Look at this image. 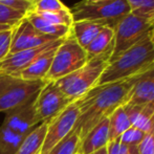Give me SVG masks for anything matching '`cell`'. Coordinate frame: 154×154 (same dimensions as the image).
Returning a JSON list of instances; mask_svg holds the SVG:
<instances>
[{
    "label": "cell",
    "mask_w": 154,
    "mask_h": 154,
    "mask_svg": "<svg viewBox=\"0 0 154 154\" xmlns=\"http://www.w3.org/2000/svg\"><path fill=\"white\" fill-rule=\"evenodd\" d=\"M140 75L97 85L75 101L80 116L73 131L79 134L81 140L97 123L109 118L114 110L127 103L131 89Z\"/></svg>",
    "instance_id": "obj_1"
},
{
    "label": "cell",
    "mask_w": 154,
    "mask_h": 154,
    "mask_svg": "<svg viewBox=\"0 0 154 154\" xmlns=\"http://www.w3.org/2000/svg\"><path fill=\"white\" fill-rule=\"evenodd\" d=\"M154 66V48L150 34L120 55L110 58L97 85L138 75Z\"/></svg>",
    "instance_id": "obj_2"
},
{
    "label": "cell",
    "mask_w": 154,
    "mask_h": 154,
    "mask_svg": "<svg viewBox=\"0 0 154 154\" xmlns=\"http://www.w3.org/2000/svg\"><path fill=\"white\" fill-rule=\"evenodd\" d=\"M113 47L102 55L89 59L81 68L56 81V85L71 103L78 101L86 92L97 85L102 73L109 63Z\"/></svg>",
    "instance_id": "obj_3"
},
{
    "label": "cell",
    "mask_w": 154,
    "mask_h": 154,
    "mask_svg": "<svg viewBox=\"0 0 154 154\" xmlns=\"http://www.w3.org/2000/svg\"><path fill=\"white\" fill-rule=\"evenodd\" d=\"M70 12L73 21H94L114 29L120 21L130 13V8L126 0H106L93 3L82 0L73 5Z\"/></svg>",
    "instance_id": "obj_4"
},
{
    "label": "cell",
    "mask_w": 154,
    "mask_h": 154,
    "mask_svg": "<svg viewBox=\"0 0 154 154\" xmlns=\"http://www.w3.org/2000/svg\"><path fill=\"white\" fill-rule=\"evenodd\" d=\"M45 81H29L0 73V112H8L35 101Z\"/></svg>",
    "instance_id": "obj_5"
},
{
    "label": "cell",
    "mask_w": 154,
    "mask_h": 154,
    "mask_svg": "<svg viewBox=\"0 0 154 154\" xmlns=\"http://www.w3.org/2000/svg\"><path fill=\"white\" fill-rule=\"evenodd\" d=\"M88 61L85 49L75 41L72 35L67 36L54 56L51 69L44 81L56 82L81 68Z\"/></svg>",
    "instance_id": "obj_6"
},
{
    "label": "cell",
    "mask_w": 154,
    "mask_h": 154,
    "mask_svg": "<svg viewBox=\"0 0 154 154\" xmlns=\"http://www.w3.org/2000/svg\"><path fill=\"white\" fill-rule=\"evenodd\" d=\"M154 18H145L129 13L114 27L113 51L111 58L135 45L151 32Z\"/></svg>",
    "instance_id": "obj_7"
},
{
    "label": "cell",
    "mask_w": 154,
    "mask_h": 154,
    "mask_svg": "<svg viewBox=\"0 0 154 154\" xmlns=\"http://www.w3.org/2000/svg\"><path fill=\"white\" fill-rule=\"evenodd\" d=\"M71 102L59 89L55 82H46L32 103L36 123L49 122L62 112Z\"/></svg>",
    "instance_id": "obj_8"
},
{
    "label": "cell",
    "mask_w": 154,
    "mask_h": 154,
    "mask_svg": "<svg viewBox=\"0 0 154 154\" xmlns=\"http://www.w3.org/2000/svg\"><path fill=\"white\" fill-rule=\"evenodd\" d=\"M80 116L77 103L69 104L62 112L49 121L46 136L42 145L40 154H47L75 129V126Z\"/></svg>",
    "instance_id": "obj_9"
},
{
    "label": "cell",
    "mask_w": 154,
    "mask_h": 154,
    "mask_svg": "<svg viewBox=\"0 0 154 154\" xmlns=\"http://www.w3.org/2000/svg\"><path fill=\"white\" fill-rule=\"evenodd\" d=\"M53 40H56V39L38 32L24 17L14 29L8 55L16 54L21 51L40 47Z\"/></svg>",
    "instance_id": "obj_10"
},
{
    "label": "cell",
    "mask_w": 154,
    "mask_h": 154,
    "mask_svg": "<svg viewBox=\"0 0 154 154\" xmlns=\"http://www.w3.org/2000/svg\"><path fill=\"white\" fill-rule=\"evenodd\" d=\"M57 40L58 39L53 40L49 43L42 45L40 47L26 49V51H21L16 54L8 55L5 59L0 61V73L18 77L21 71L24 70L27 66H29L41 54H43L45 51H47Z\"/></svg>",
    "instance_id": "obj_11"
},
{
    "label": "cell",
    "mask_w": 154,
    "mask_h": 154,
    "mask_svg": "<svg viewBox=\"0 0 154 154\" xmlns=\"http://www.w3.org/2000/svg\"><path fill=\"white\" fill-rule=\"evenodd\" d=\"M32 103L34 102L6 112L2 127L23 137L27 135L38 125L35 120Z\"/></svg>",
    "instance_id": "obj_12"
},
{
    "label": "cell",
    "mask_w": 154,
    "mask_h": 154,
    "mask_svg": "<svg viewBox=\"0 0 154 154\" xmlns=\"http://www.w3.org/2000/svg\"><path fill=\"white\" fill-rule=\"evenodd\" d=\"M126 104L131 106H154V66L138 77Z\"/></svg>",
    "instance_id": "obj_13"
},
{
    "label": "cell",
    "mask_w": 154,
    "mask_h": 154,
    "mask_svg": "<svg viewBox=\"0 0 154 154\" xmlns=\"http://www.w3.org/2000/svg\"><path fill=\"white\" fill-rule=\"evenodd\" d=\"M64 39L65 38L58 39L47 51L41 54L29 66H27L24 70L21 71L18 77L21 79L29 80V81H44L45 77L51 69L56 51Z\"/></svg>",
    "instance_id": "obj_14"
},
{
    "label": "cell",
    "mask_w": 154,
    "mask_h": 154,
    "mask_svg": "<svg viewBox=\"0 0 154 154\" xmlns=\"http://www.w3.org/2000/svg\"><path fill=\"white\" fill-rule=\"evenodd\" d=\"M109 143V118L97 123L81 140L78 153L91 154L106 147Z\"/></svg>",
    "instance_id": "obj_15"
},
{
    "label": "cell",
    "mask_w": 154,
    "mask_h": 154,
    "mask_svg": "<svg viewBox=\"0 0 154 154\" xmlns=\"http://www.w3.org/2000/svg\"><path fill=\"white\" fill-rule=\"evenodd\" d=\"M125 108L132 127L142 130L146 134L151 131L154 123V106H131L125 104Z\"/></svg>",
    "instance_id": "obj_16"
},
{
    "label": "cell",
    "mask_w": 154,
    "mask_h": 154,
    "mask_svg": "<svg viewBox=\"0 0 154 154\" xmlns=\"http://www.w3.org/2000/svg\"><path fill=\"white\" fill-rule=\"evenodd\" d=\"M48 123H40L27 135H25L15 154H40L46 136Z\"/></svg>",
    "instance_id": "obj_17"
},
{
    "label": "cell",
    "mask_w": 154,
    "mask_h": 154,
    "mask_svg": "<svg viewBox=\"0 0 154 154\" xmlns=\"http://www.w3.org/2000/svg\"><path fill=\"white\" fill-rule=\"evenodd\" d=\"M104 26L105 25L94 21H73V24L71 26V35L75 39V41L85 49Z\"/></svg>",
    "instance_id": "obj_18"
},
{
    "label": "cell",
    "mask_w": 154,
    "mask_h": 154,
    "mask_svg": "<svg viewBox=\"0 0 154 154\" xmlns=\"http://www.w3.org/2000/svg\"><path fill=\"white\" fill-rule=\"evenodd\" d=\"M25 18L29 21V23L41 34L46 35L48 37L55 39H63L69 36L71 32V27H67L64 25H58L51 23L49 21L43 19L42 17L34 14V13H26Z\"/></svg>",
    "instance_id": "obj_19"
},
{
    "label": "cell",
    "mask_w": 154,
    "mask_h": 154,
    "mask_svg": "<svg viewBox=\"0 0 154 154\" xmlns=\"http://www.w3.org/2000/svg\"><path fill=\"white\" fill-rule=\"evenodd\" d=\"M114 29L109 26H104L97 35L89 45L85 48L88 60L94 58L113 47Z\"/></svg>",
    "instance_id": "obj_20"
},
{
    "label": "cell",
    "mask_w": 154,
    "mask_h": 154,
    "mask_svg": "<svg viewBox=\"0 0 154 154\" xmlns=\"http://www.w3.org/2000/svg\"><path fill=\"white\" fill-rule=\"evenodd\" d=\"M130 127H132L131 123L125 105H123L114 110L113 113L109 116V142L120 138L121 135Z\"/></svg>",
    "instance_id": "obj_21"
},
{
    "label": "cell",
    "mask_w": 154,
    "mask_h": 154,
    "mask_svg": "<svg viewBox=\"0 0 154 154\" xmlns=\"http://www.w3.org/2000/svg\"><path fill=\"white\" fill-rule=\"evenodd\" d=\"M23 136L0 126V154H15Z\"/></svg>",
    "instance_id": "obj_22"
},
{
    "label": "cell",
    "mask_w": 154,
    "mask_h": 154,
    "mask_svg": "<svg viewBox=\"0 0 154 154\" xmlns=\"http://www.w3.org/2000/svg\"><path fill=\"white\" fill-rule=\"evenodd\" d=\"M80 143L81 138L79 134L75 131H72L47 154H77L79 151Z\"/></svg>",
    "instance_id": "obj_23"
},
{
    "label": "cell",
    "mask_w": 154,
    "mask_h": 154,
    "mask_svg": "<svg viewBox=\"0 0 154 154\" xmlns=\"http://www.w3.org/2000/svg\"><path fill=\"white\" fill-rule=\"evenodd\" d=\"M34 14L38 15V16L42 17L45 20L58 25H64V26L67 27H71L73 24V17L69 8L64 11H57V12H40L34 13Z\"/></svg>",
    "instance_id": "obj_24"
},
{
    "label": "cell",
    "mask_w": 154,
    "mask_h": 154,
    "mask_svg": "<svg viewBox=\"0 0 154 154\" xmlns=\"http://www.w3.org/2000/svg\"><path fill=\"white\" fill-rule=\"evenodd\" d=\"M130 13L145 18H154V0H126Z\"/></svg>",
    "instance_id": "obj_25"
},
{
    "label": "cell",
    "mask_w": 154,
    "mask_h": 154,
    "mask_svg": "<svg viewBox=\"0 0 154 154\" xmlns=\"http://www.w3.org/2000/svg\"><path fill=\"white\" fill-rule=\"evenodd\" d=\"M67 8H68L61 0H32L31 10L29 12H57V11H64Z\"/></svg>",
    "instance_id": "obj_26"
},
{
    "label": "cell",
    "mask_w": 154,
    "mask_h": 154,
    "mask_svg": "<svg viewBox=\"0 0 154 154\" xmlns=\"http://www.w3.org/2000/svg\"><path fill=\"white\" fill-rule=\"evenodd\" d=\"M24 17L23 13L0 4V24L17 25Z\"/></svg>",
    "instance_id": "obj_27"
},
{
    "label": "cell",
    "mask_w": 154,
    "mask_h": 154,
    "mask_svg": "<svg viewBox=\"0 0 154 154\" xmlns=\"http://www.w3.org/2000/svg\"><path fill=\"white\" fill-rule=\"evenodd\" d=\"M145 136H146V133L143 132L142 130L134 127H130L121 135L120 140L122 144L126 145V146H138L140 142L144 140Z\"/></svg>",
    "instance_id": "obj_28"
},
{
    "label": "cell",
    "mask_w": 154,
    "mask_h": 154,
    "mask_svg": "<svg viewBox=\"0 0 154 154\" xmlns=\"http://www.w3.org/2000/svg\"><path fill=\"white\" fill-rule=\"evenodd\" d=\"M107 154H140L138 146H126L121 143L120 138H116L107 145Z\"/></svg>",
    "instance_id": "obj_29"
},
{
    "label": "cell",
    "mask_w": 154,
    "mask_h": 154,
    "mask_svg": "<svg viewBox=\"0 0 154 154\" xmlns=\"http://www.w3.org/2000/svg\"><path fill=\"white\" fill-rule=\"evenodd\" d=\"M15 27L12 29H8V31L0 32V61L5 59L10 54L11 42H12Z\"/></svg>",
    "instance_id": "obj_30"
},
{
    "label": "cell",
    "mask_w": 154,
    "mask_h": 154,
    "mask_svg": "<svg viewBox=\"0 0 154 154\" xmlns=\"http://www.w3.org/2000/svg\"><path fill=\"white\" fill-rule=\"evenodd\" d=\"M0 4L26 14L31 10L32 0H0Z\"/></svg>",
    "instance_id": "obj_31"
},
{
    "label": "cell",
    "mask_w": 154,
    "mask_h": 154,
    "mask_svg": "<svg viewBox=\"0 0 154 154\" xmlns=\"http://www.w3.org/2000/svg\"><path fill=\"white\" fill-rule=\"evenodd\" d=\"M140 154H154V130L146 134L144 140L138 145Z\"/></svg>",
    "instance_id": "obj_32"
},
{
    "label": "cell",
    "mask_w": 154,
    "mask_h": 154,
    "mask_svg": "<svg viewBox=\"0 0 154 154\" xmlns=\"http://www.w3.org/2000/svg\"><path fill=\"white\" fill-rule=\"evenodd\" d=\"M16 25H8V24H0V32H4V31H8V29H12Z\"/></svg>",
    "instance_id": "obj_33"
},
{
    "label": "cell",
    "mask_w": 154,
    "mask_h": 154,
    "mask_svg": "<svg viewBox=\"0 0 154 154\" xmlns=\"http://www.w3.org/2000/svg\"><path fill=\"white\" fill-rule=\"evenodd\" d=\"M91 154H107V146L104 147V148L100 149V150L95 151V152H93Z\"/></svg>",
    "instance_id": "obj_34"
},
{
    "label": "cell",
    "mask_w": 154,
    "mask_h": 154,
    "mask_svg": "<svg viewBox=\"0 0 154 154\" xmlns=\"http://www.w3.org/2000/svg\"><path fill=\"white\" fill-rule=\"evenodd\" d=\"M150 38H151V42H152L153 48H154V26H153L152 31H151V32H150Z\"/></svg>",
    "instance_id": "obj_35"
},
{
    "label": "cell",
    "mask_w": 154,
    "mask_h": 154,
    "mask_svg": "<svg viewBox=\"0 0 154 154\" xmlns=\"http://www.w3.org/2000/svg\"><path fill=\"white\" fill-rule=\"evenodd\" d=\"M88 3H93V2H100V1H106V0H84Z\"/></svg>",
    "instance_id": "obj_36"
},
{
    "label": "cell",
    "mask_w": 154,
    "mask_h": 154,
    "mask_svg": "<svg viewBox=\"0 0 154 154\" xmlns=\"http://www.w3.org/2000/svg\"><path fill=\"white\" fill-rule=\"evenodd\" d=\"M77 154H80V153H77Z\"/></svg>",
    "instance_id": "obj_37"
}]
</instances>
